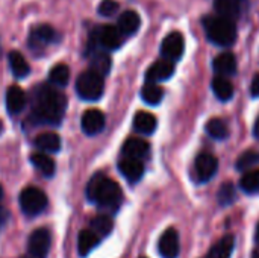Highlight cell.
Masks as SVG:
<instances>
[{
    "label": "cell",
    "instance_id": "cell-1",
    "mask_svg": "<svg viewBox=\"0 0 259 258\" xmlns=\"http://www.w3.org/2000/svg\"><path fill=\"white\" fill-rule=\"evenodd\" d=\"M67 108L65 96L53 87L41 85L35 91L32 119L39 125H59Z\"/></svg>",
    "mask_w": 259,
    "mask_h": 258
},
{
    "label": "cell",
    "instance_id": "cell-2",
    "mask_svg": "<svg viewBox=\"0 0 259 258\" xmlns=\"http://www.w3.org/2000/svg\"><path fill=\"white\" fill-rule=\"evenodd\" d=\"M87 198L102 208L115 210L121 202L123 193L115 181L106 178L103 173H97L87 186Z\"/></svg>",
    "mask_w": 259,
    "mask_h": 258
},
{
    "label": "cell",
    "instance_id": "cell-3",
    "mask_svg": "<svg viewBox=\"0 0 259 258\" xmlns=\"http://www.w3.org/2000/svg\"><path fill=\"white\" fill-rule=\"evenodd\" d=\"M203 27L208 40L220 47H229L235 43L237 27L232 20L220 15H209L203 18Z\"/></svg>",
    "mask_w": 259,
    "mask_h": 258
},
{
    "label": "cell",
    "instance_id": "cell-4",
    "mask_svg": "<svg viewBox=\"0 0 259 258\" xmlns=\"http://www.w3.org/2000/svg\"><path fill=\"white\" fill-rule=\"evenodd\" d=\"M103 88H105L103 76H100L93 70L83 71L82 75H79L76 81V91L83 100L100 99L103 94Z\"/></svg>",
    "mask_w": 259,
    "mask_h": 258
},
{
    "label": "cell",
    "instance_id": "cell-5",
    "mask_svg": "<svg viewBox=\"0 0 259 258\" xmlns=\"http://www.w3.org/2000/svg\"><path fill=\"white\" fill-rule=\"evenodd\" d=\"M20 207L24 214L36 216L46 210L47 196L42 190L36 187H27L20 193Z\"/></svg>",
    "mask_w": 259,
    "mask_h": 258
},
{
    "label": "cell",
    "instance_id": "cell-6",
    "mask_svg": "<svg viewBox=\"0 0 259 258\" xmlns=\"http://www.w3.org/2000/svg\"><path fill=\"white\" fill-rule=\"evenodd\" d=\"M94 33H96L99 46L103 47L105 50H115L123 43V33L120 32L117 26H112V24H103L102 27L96 29Z\"/></svg>",
    "mask_w": 259,
    "mask_h": 258
},
{
    "label": "cell",
    "instance_id": "cell-7",
    "mask_svg": "<svg viewBox=\"0 0 259 258\" xmlns=\"http://www.w3.org/2000/svg\"><path fill=\"white\" fill-rule=\"evenodd\" d=\"M185 49V41L181 32H171L168 33L162 44H161V55L164 56V59H168L171 62L178 61Z\"/></svg>",
    "mask_w": 259,
    "mask_h": 258
},
{
    "label": "cell",
    "instance_id": "cell-8",
    "mask_svg": "<svg viewBox=\"0 0 259 258\" xmlns=\"http://www.w3.org/2000/svg\"><path fill=\"white\" fill-rule=\"evenodd\" d=\"M29 254L35 258H46L50 249V233L46 228L35 230L29 237Z\"/></svg>",
    "mask_w": 259,
    "mask_h": 258
},
{
    "label": "cell",
    "instance_id": "cell-9",
    "mask_svg": "<svg viewBox=\"0 0 259 258\" xmlns=\"http://www.w3.org/2000/svg\"><path fill=\"white\" fill-rule=\"evenodd\" d=\"M219 161L211 154H200L194 163V172L200 182H208L217 172Z\"/></svg>",
    "mask_w": 259,
    "mask_h": 258
},
{
    "label": "cell",
    "instance_id": "cell-10",
    "mask_svg": "<svg viewBox=\"0 0 259 258\" xmlns=\"http://www.w3.org/2000/svg\"><path fill=\"white\" fill-rule=\"evenodd\" d=\"M158 249L162 258H178L179 255V234L175 228H168L159 239Z\"/></svg>",
    "mask_w": 259,
    "mask_h": 258
},
{
    "label": "cell",
    "instance_id": "cell-11",
    "mask_svg": "<svg viewBox=\"0 0 259 258\" xmlns=\"http://www.w3.org/2000/svg\"><path fill=\"white\" fill-rule=\"evenodd\" d=\"M80 125H82V131L87 135H97L105 128V116L99 109L94 108L87 109L82 116Z\"/></svg>",
    "mask_w": 259,
    "mask_h": 258
},
{
    "label": "cell",
    "instance_id": "cell-12",
    "mask_svg": "<svg viewBox=\"0 0 259 258\" xmlns=\"http://www.w3.org/2000/svg\"><path fill=\"white\" fill-rule=\"evenodd\" d=\"M175 71V64L168 59H159L155 64H152L146 73V79L147 82H153L158 84L161 81H165L168 78H171Z\"/></svg>",
    "mask_w": 259,
    "mask_h": 258
},
{
    "label": "cell",
    "instance_id": "cell-13",
    "mask_svg": "<svg viewBox=\"0 0 259 258\" xmlns=\"http://www.w3.org/2000/svg\"><path fill=\"white\" fill-rule=\"evenodd\" d=\"M118 169L121 172V175L129 181V182H137L143 178L144 175V164L141 160L138 158H129L124 157V160L120 161Z\"/></svg>",
    "mask_w": 259,
    "mask_h": 258
},
{
    "label": "cell",
    "instance_id": "cell-14",
    "mask_svg": "<svg viewBox=\"0 0 259 258\" xmlns=\"http://www.w3.org/2000/svg\"><path fill=\"white\" fill-rule=\"evenodd\" d=\"M53 40H55V30L49 24H41L30 32L29 46L33 50H36V49H42L44 46H47Z\"/></svg>",
    "mask_w": 259,
    "mask_h": 258
},
{
    "label": "cell",
    "instance_id": "cell-15",
    "mask_svg": "<svg viewBox=\"0 0 259 258\" xmlns=\"http://www.w3.org/2000/svg\"><path fill=\"white\" fill-rule=\"evenodd\" d=\"M212 67L219 76H231L237 71V59L231 52H225L214 59Z\"/></svg>",
    "mask_w": 259,
    "mask_h": 258
},
{
    "label": "cell",
    "instance_id": "cell-16",
    "mask_svg": "<svg viewBox=\"0 0 259 258\" xmlns=\"http://www.w3.org/2000/svg\"><path fill=\"white\" fill-rule=\"evenodd\" d=\"M149 154V143L144 141L143 138L138 137H132L127 138L123 144V155L129 157V158H144Z\"/></svg>",
    "mask_w": 259,
    "mask_h": 258
},
{
    "label": "cell",
    "instance_id": "cell-17",
    "mask_svg": "<svg viewBox=\"0 0 259 258\" xmlns=\"http://www.w3.org/2000/svg\"><path fill=\"white\" fill-rule=\"evenodd\" d=\"M140 24H141L140 15L135 11H124L118 17L117 27L120 29L123 36H129V35H134L140 29Z\"/></svg>",
    "mask_w": 259,
    "mask_h": 258
},
{
    "label": "cell",
    "instance_id": "cell-18",
    "mask_svg": "<svg viewBox=\"0 0 259 258\" xmlns=\"http://www.w3.org/2000/svg\"><path fill=\"white\" fill-rule=\"evenodd\" d=\"M26 105V94L24 91L17 87V85H12L8 88L6 91V108L11 114H18L23 111Z\"/></svg>",
    "mask_w": 259,
    "mask_h": 258
},
{
    "label": "cell",
    "instance_id": "cell-19",
    "mask_svg": "<svg viewBox=\"0 0 259 258\" xmlns=\"http://www.w3.org/2000/svg\"><path fill=\"white\" fill-rule=\"evenodd\" d=\"M134 129L143 135L153 134L156 129V117L150 113H146V111L137 113L134 117Z\"/></svg>",
    "mask_w": 259,
    "mask_h": 258
},
{
    "label": "cell",
    "instance_id": "cell-20",
    "mask_svg": "<svg viewBox=\"0 0 259 258\" xmlns=\"http://www.w3.org/2000/svg\"><path fill=\"white\" fill-rule=\"evenodd\" d=\"M100 242V237L93 231V230H82L79 233V239H77V249L80 257L88 255Z\"/></svg>",
    "mask_w": 259,
    "mask_h": 258
},
{
    "label": "cell",
    "instance_id": "cell-21",
    "mask_svg": "<svg viewBox=\"0 0 259 258\" xmlns=\"http://www.w3.org/2000/svg\"><path fill=\"white\" fill-rule=\"evenodd\" d=\"M215 11L220 17H225L234 21L240 15L241 2L240 0H215Z\"/></svg>",
    "mask_w": 259,
    "mask_h": 258
},
{
    "label": "cell",
    "instance_id": "cell-22",
    "mask_svg": "<svg viewBox=\"0 0 259 258\" xmlns=\"http://www.w3.org/2000/svg\"><path fill=\"white\" fill-rule=\"evenodd\" d=\"M90 56H91V68L90 70L99 73L100 76H105L109 73L112 62H111V56L105 50H96Z\"/></svg>",
    "mask_w": 259,
    "mask_h": 258
},
{
    "label": "cell",
    "instance_id": "cell-23",
    "mask_svg": "<svg viewBox=\"0 0 259 258\" xmlns=\"http://www.w3.org/2000/svg\"><path fill=\"white\" fill-rule=\"evenodd\" d=\"M235 246V240L232 236H225L223 239H220L212 249L209 251V254L206 255V258H231L232 251Z\"/></svg>",
    "mask_w": 259,
    "mask_h": 258
},
{
    "label": "cell",
    "instance_id": "cell-24",
    "mask_svg": "<svg viewBox=\"0 0 259 258\" xmlns=\"http://www.w3.org/2000/svg\"><path fill=\"white\" fill-rule=\"evenodd\" d=\"M35 146L42 152H58L61 149V138L55 132H44L36 137Z\"/></svg>",
    "mask_w": 259,
    "mask_h": 258
},
{
    "label": "cell",
    "instance_id": "cell-25",
    "mask_svg": "<svg viewBox=\"0 0 259 258\" xmlns=\"http://www.w3.org/2000/svg\"><path fill=\"white\" fill-rule=\"evenodd\" d=\"M30 161L32 164L44 175V176H53L55 173V161L47 155V154H42V152H38V154H32L30 155Z\"/></svg>",
    "mask_w": 259,
    "mask_h": 258
},
{
    "label": "cell",
    "instance_id": "cell-26",
    "mask_svg": "<svg viewBox=\"0 0 259 258\" xmlns=\"http://www.w3.org/2000/svg\"><path fill=\"white\" fill-rule=\"evenodd\" d=\"M8 59H9V67H11L12 73L17 78H26L29 75L30 67H29L27 61L24 59V56L20 52H15V50L11 52L9 56H8Z\"/></svg>",
    "mask_w": 259,
    "mask_h": 258
},
{
    "label": "cell",
    "instance_id": "cell-27",
    "mask_svg": "<svg viewBox=\"0 0 259 258\" xmlns=\"http://www.w3.org/2000/svg\"><path fill=\"white\" fill-rule=\"evenodd\" d=\"M212 91L220 100H229L234 96V87L226 76H215L212 81Z\"/></svg>",
    "mask_w": 259,
    "mask_h": 258
},
{
    "label": "cell",
    "instance_id": "cell-28",
    "mask_svg": "<svg viewBox=\"0 0 259 258\" xmlns=\"http://www.w3.org/2000/svg\"><path fill=\"white\" fill-rule=\"evenodd\" d=\"M49 81L56 87H65L70 81V68L65 64L55 65L49 73Z\"/></svg>",
    "mask_w": 259,
    "mask_h": 258
},
{
    "label": "cell",
    "instance_id": "cell-29",
    "mask_svg": "<svg viewBox=\"0 0 259 258\" xmlns=\"http://www.w3.org/2000/svg\"><path fill=\"white\" fill-rule=\"evenodd\" d=\"M162 96H164L162 88L153 82H147L141 90V97L149 105H158L162 100Z\"/></svg>",
    "mask_w": 259,
    "mask_h": 258
},
{
    "label": "cell",
    "instance_id": "cell-30",
    "mask_svg": "<svg viewBox=\"0 0 259 258\" xmlns=\"http://www.w3.org/2000/svg\"><path fill=\"white\" fill-rule=\"evenodd\" d=\"M206 132L215 140H225L229 135V128L222 119H211L206 123Z\"/></svg>",
    "mask_w": 259,
    "mask_h": 258
},
{
    "label": "cell",
    "instance_id": "cell-31",
    "mask_svg": "<svg viewBox=\"0 0 259 258\" xmlns=\"http://www.w3.org/2000/svg\"><path fill=\"white\" fill-rule=\"evenodd\" d=\"M240 187L249 195L259 193V170H247L240 181Z\"/></svg>",
    "mask_w": 259,
    "mask_h": 258
},
{
    "label": "cell",
    "instance_id": "cell-32",
    "mask_svg": "<svg viewBox=\"0 0 259 258\" xmlns=\"http://www.w3.org/2000/svg\"><path fill=\"white\" fill-rule=\"evenodd\" d=\"M112 219L106 214H102V216H97L91 220V230L102 239L105 236H108L111 231H112Z\"/></svg>",
    "mask_w": 259,
    "mask_h": 258
},
{
    "label": "cell",
    "instance_id": "cell-33",
    "mask_svg": "<svg viewBox=\"0 0 259 258\" xmlns=\"http://www.w3.org/2000/svg\"><path fill=\"white\" fill-rule=\"evenodd\" d=\"M256 164H259V154L255 151H247L241 154L240 158L237 160V169L240 172H247Z\"/></svg>",
    "mask_w": 259,
    "mask_h": 258
},
{
    "label": "cell",
    "instance_id": "cell-34",
    "mask_svg": "<svg viewBox=\"0 0 259 258\" xmlns=\"http://www.w3.org/2000/svg\"><path fill=\"white\" fill-rule=\"evenodd\" d=\"M217 198H219L220 205H223V207L225 205H231L235 201V187H234V184H231V182L223 184L220 187V190H219Z\"/></svg>",
    "mask_w": 259,
    "mask_h": 258
},
{
    "label": "cell",
    "instance_id": "cell-35",
    "mask_svg": "<svg viewBox=\"0 0 259 258\" xmlns=\"http://www.w3.org/2000/svg\"><path fill=\"white\" fill-rule=\"evenodd\" d=\"M118 8L120 6H118V3L115 0H102L99 8H97V11L103 17H111V15H114L118 11Z\"/></svg>",
    "mask_w": 259,
    "mask_h": 258
},
{
    "label": "cell",
    "instance_id": "cell-36",
    "mask_svg": "<svg viewBox=\"0 0 259 258\" xmlns=\"http://www.w3.org/2000/svg\"><path fill=\"white\" fill-rule=\"evenodd\" d=\"M250 94H252V97H259V73H256L252 79Z\"/></svg>",
    "mask_w": 259,
    "mask_h": 258
},
{
    "label": "cell",
    "instance_id": "cell-37",
    "mask_svg": "<svg viewBox=\"0 0 259 258\" xmlns=\"http://www.w3.org/2000/svg\"><path fill=\"white\" fill-rule=\"evenodd\" d=\"M253 134H255V137L259 138V117L256 119V122H255V126H253Z\"/></svg>",
    "mask_w": 259,
    "mask_h": 258
},
{
    "label": "cell",
    "instance_id": "cell-38",
    "mask_svg": "<svg viewBox=\"0 0 259 258\" xmlns=\"http://www.w3.org/2000/svg\"><path fill=\"white\" fill-rule=\"evenodd\" d=\"M255 237H256V242L259 243V225H258V228H256V236H255Z\"/></svg>",
    "mask_w": 259,
    "mask_h": 258
},
{
    "label": "cell",
    "instance_id": "cell-39",
    "mask_svg": "<svg viewBox=\"0 0 259 258\" xmlns=\"http://www.w3.org/2000/svg\"><path fill=\"white\" fill-rule=\"evenodd\" d=\"M252 258H259V251H255V252H253V255H252Z\"/></svg>",
    "mask_w": 259,
    "mask_h": 258
},
{
    "label": "cell",
    "instance_id": "cell-40",
    "mask_svg": "<svg viewBox=\"0 0 259 258\" xmlns=\"http://www.w3.org/2000/svg\"><path fill=\"white\" fill-rule=\"evenodd\" d=\"M2 198H3V189H2V186H0V201H2Z\"/></svg>",
    "mask_w": 259,
    "mask_h": 258
},
{
    "label": "cell",
    "instance_id": "cell-41",
    "mask_svg": "<svg viewBox=\"0 0 259 258\" xmlns=\"http://www.w3.org/2000/svg\"><path fill=\"white\" fill-rule=\"evenodd\" d=\"M21 258H35V257H32L30 254H27V255H24V257H21Z\"/></svg>",
    "mask_w": 259,
    "mask_h": 258
},
{
    "label": "cell",
    "instance_id": "cell-42",
    "mask_svg": "<svg viewBox=\"0 0 259 258\" xmlns=\"http://www.w3.org/2000/svg\"><path fill=\"white\" fill-rule=\"evenodd\" d=\"M2 131H3V123L0 122V132H2Z\"/></svg>",
    "mask_w": 259,
    "mask_h": 258
},
{
    "label": "cell",
    "instance_id": "cell-43",
    "mask_svg": "<svg viewBox=\"0 0 259 258\" xmlns=\"http://www.w3.org/2000/svg\"><path fill=\"white\" fill-rule=\"evenodd\" d=\"M141 258H146V257H141Z\"/></svg>",
    "mask_w": 259,
    "mask_h": 258
}]
</instances>
